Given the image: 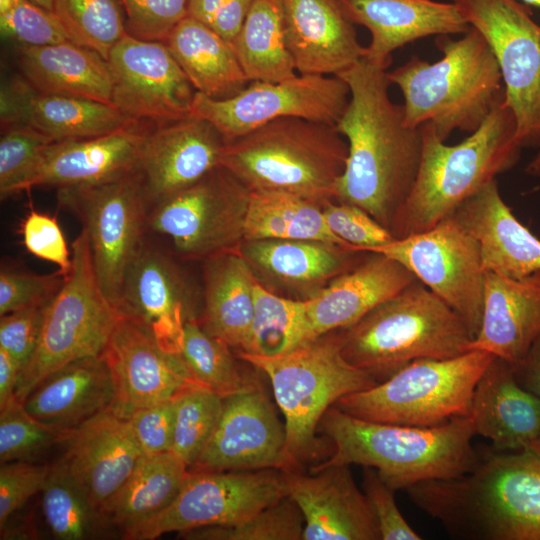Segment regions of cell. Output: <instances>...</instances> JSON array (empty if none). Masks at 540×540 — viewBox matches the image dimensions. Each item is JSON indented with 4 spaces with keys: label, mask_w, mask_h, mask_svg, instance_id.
Instances as JSON below:
<instances>
[{
    "label": "cell",
    "mask_w": 540,
    "mask_h": 540,
    "mask_svg": "<svg viewBox=\"0 0 540 540\" xmlns=\"http://www.w3.org/2000/svg\"><path fill=\"white\" fill-rule=\"evenodd\" d=\"M387 68L362 58L337 76L349 101L336 124L347 158L335 200L360 207L392 233L418 174L422 134L390 99Z\"/></svg>",
    "instance_id": "cell-1"
},
{
    "label": "cell",
    "mask_w": 540,
    "mask_h": 540,
    "mask_svg": "<svg viewBox=\"0 0 540 540\" xmlns=\"http://www.w3.org/2000/svg\"><path fill=\"white\" fill-rule=\"evenodd\" d=\"M446 531L469 540H540V455L491 451L467 473L405 490Z\"/></svg>",
    "instance_id": "cell-2"
},
{
    "label": "cell",
    "mask_w": 540,
    "mask_h": 540,
    "mask_svg": "<svg viewBox=\"0 0 540 540\" xmlns=\"http://www.w3.org/2000/svg\"><path fill=\"white\" fill-rule=\"evenodd\" d=\"M318 431L333 446L331 455L310 471L332 465H360L377 470L395 491L429 481L450 479L470 471L479 453L469 417L433 427L373 422L335 406L323 415Z\"/></svg>",
    "instance_id": "cell-3"
},
{
    "label": "cell",
    "mask_w": 540,
    "mask_h": 540,
    "mask_svg": "<svg viewBox=\"0 0 540 540\" xmlns=\"http://www.w3.org/2000/svg\"><path fill=\"white\" fill-rule=\"evenodd\" d=\"M422 153L412 190L393 229L395 238L430 229L466 199L519 161L523 149L505 92L482 125L447 145L431 124L420 126Z\"/></svg>",
    "instance_id": "cell-4"
},
{
    "label": "cell",
    "mask_w": 540,
    "mask_h": 540,
    "mask_svg": "<svg viewBox=\"0 0 540 540\" xmlns=\"http://www.w3.org/2000/svg\"><path fill=\"white\" fill-rule=\"evenodd\" d=\"M435 44L442 58L430 63L417 56L388 72L402 92L408 126L431 124L440 140L455 130L476 131L504 94L497 60L475 28L460 39L439 35Z\"/></svg>",
    "instance_id": "cell-5"
},
{
    "label": "cell",
    "mask_w": 540,
    "mask_h": 540,
    "mask_svg": "<svg viewBox=\"0 0 540 540\" xmlns=\"http://www.w3.org/2000/svg\"><path fill=\"white\" fill-rule=\"evenodd\" d=\"M346 158L336 125L287 117L227 141L219 166L249 191L287 193L324 206L336 199Z\"/></svg>",
    "instance_id": "cell-6"
},
{
    "label": "cell",
    "mask_w": 540,
    "mask_h": 540,
    "mask_svg": "<svg viewBox=\"0 0 540 540\" xmlns=\"http://www.w3.org/2000/svg\"><path fill=\"white\" fill-rule=\"evenodd\" d=\"M339 333L345 359L377 383L418 359L462 355L474 339L461 316L417 279Z\"/></svg>",
    "instance_id": "cell-7"
},
{
    "label": "cell",
    "mask_w": 540,
    "mask_h": 540,
    "mask_svg": "<svg viewBox=\"0 0 540 540\" xmlns=\"http://www.w3.org/2000/svg\"><path fill=\"white\" fill-rule=\"evenodd\" d=\"M238 357L268 376L285 418L286 450L296 470L322 453L316 433L325 412L342 397L377 384L345 359L339 330L282 355Z\"/></svg>",
    "instance_id": "cell-8"
},
{
    "label": "cell",
    "mask_w": 540,
    "mask_h": 540,
    "mask_svg": "<svg viewBox=\"0 0 540 540\" xmlns=\"http://www.w3.org/2000/svg\"><path fill=\"white\" fill-rule=\"evenodd\" d=\"M494 355L470 350L448 359L415 360L388 379L333 406L368 421L433 427L468 417L481 375Z\"/></svg>",
    "instance_id": "cell-9"
},
{
    "label": "cell",
    "mask_w": 540,
    "mask_h": 540,
    "mask_svg": "<svg viewBox=\"0 0 540 540\" xmlns=\"http://www.w3.org/2000/svg\"><path fill=\"white\" fill-rule=\"evenodd\" d=\"M71 248V271L49 303L38 346L20 373L15 394L18 402L65 364L101 355L121 315L99 286L85 229Z\"/></svg>",
    "instance_id": "cell-10"
},
{
    "label": "cell",
    "mask_w": 540,
    "mask_h": 540,
    "mask_svg": "<svg viewBox=\"0 0 540 540\" xmlns=\"http://www.w3.org/2000/svg\"><path fill=\"white\" fill-rule=\"evenodd\" d=\"M58 201L81 221L99 286L118 310L127 269L147 230L150 205L140 173L135 170L95 185L60 188Z\"/></svg>",
    "instance_id": "cell-11"
},
{
    "label": "cell",
    "mask_w": 540,
    "mask_h": 540,
    "mask_svg": "<svg viewBox=\"0 0 540 540\" xmlns=\"http://www.w3.org/2000/svg\"><path fill=\"white\" fill-rule=\"evenodd\" d=\"M288 495L286 471L190 472L172 502L153 517L125 530V540H153L170 532L234 525Z\"/></svg>",
    "instance_id": "cell-12"
},
{
    "label": "cell",
    "mask_w": 540,
    "mask_h": 540,
    "mask_svg": "<svg viewBox=\"0 0 540 540\" xmlns=\"http://www.w3.org/2000/svg\"><path fill=\"white\" fill-rule=\"evenodd\" d=\"M489 44L522 148L540 147V25L517 0H451Z\"/></svg>",
    "instance_id": "cell-13"
},
{
    "label": "cell",
    "mask_w": 540,
    "mask_h": 540,
    "mask_svg": "<svg viewBox=\"0 0 540 540\" xmlns=\"http://www.w3.org/2000/svg\"><path fill=\"white\" fill-rule=\"evenodd\" d=\"M250 191L222 167L149 207L147 230L168 237L179 253L209 258L238 250Z\"/></svg>",
    "instance_id": "cell-14"
},
{
    "label": "cell",
    "mask_w": 540,
    "mask_h": 540,
    "mask_svg": "<svg viewBox=\"0 0 540 540\" xmlns=\"http://www.w3.org/2000/svg\"><path fill=\"white\" fill-rule=\"evenodd\" d=\"M366 252L380 253L402 264L455 310L476 336L483 314L486 271L477 242L452 216L428 230L395 238Z\"/></svg>",
    "instance_id": "cell-15"
},
{
    "label": "cell",
    "mask_w": 540,
    "mask_h": 540,
    "mask_svg": "<svg viewBox=\"0 0 540 540\" xmlns=\"http://www.w3.org/2000/svg\"><path fill=\"white\" fill-rule=\"evenodd\" d=\"M348 101L349 89L341 78L297 74L278 82L252 81L226 99L196 92L192 116L211 123L227 142L287 117L336 125Z\"/></svg>",
    "instance_id": "cell-16"
},
{
    "label": "cell",
    "mask_w": 540,
    "mask_h": 540,
    "mask_svg": "<svg viewBox=\"0 0 540 540\" xmlns=\"http://www.w3.org/2000/svg\"><path fill=\"white\" fill-rule=\"evenodd\" d=\"M112 105L153 127L192 117L196 90L164 42L125 34L109 51Z\"/></svg>",
    "instance_id": "cell-17"
},
{
    "label": "cell",
    "mask_w": 540,
    "mask_h": 540,
    "mask_svg": "<svg viewBox=\"0 0 540 540\" xmlns=\"http://www.w3.org/2000/svg\"><path fill=\"white\" fill-rule=\"evenodd\" d=\"M259 469L296 470L286 450L285 426L256 382L223 397L216 428L189 471Z\"/></svg>",
    "instance_id": "cell-18"
},
{
    "label": "cell",
    "mask_w": 540,
    "mask_h": 540,
    "mask_svg": "<svg viewBox=\"0 0 540 540\" xmlns=\"http://www.w3.org/2000/svg\"><path fill=\"white\" fill-rule=\"evenodd\" d=\"M102 355L115 390L110 410L123 419L141 407L172 399L186 389L203 387L178 355L165 351L148 330L123 315Z\"/></svg>",
    "instance_id": "cell-19"
},
{
    "label": "cell",
    "mask_w": 540,
    "mask_h": 540,
    "mask_svg": "<svg viewBox=\"0 0 540 540\" xmlns=\"http://www.w3.org/2000/svg\"><path fill=\"white\" fill-rule=\"evenodd\" d=\"M225 143L211 123L194 116L150 127L142 140L137 164L149 205L195 184L218 168Z\"/></svg>",
    "instance_id": "cell-20"
},
{
    "label": "cell",
    "mask_w": 540,
    "mask_h": 540,
    "mask_svg": "<svg viewBox=\"0 0 540 540\" xmlns=\"http://www.w3.org/2000/svg\"><path fill=\"white\" fill-rule=\"evenodd\" d=\"M288 495L301 510L302 540H380L378 525L349 465L304 474L286 471Z\"/></svg>",
    "instance_id": "cell-21"
},
{
    "label": "cell",
    "mask_w": 540,
    "mask_h": 540,
    "mask_svg": "<svg viewBox=\"0 0 540 540\" xmlns=\"http://www.w3.org/2000/svg\"><path fill=\"white\" fill-rule=\"evenodd\" d=\"M118 312L139 323L167 352L178 355L185 322L193 317L182 275L171 259L143 242L130 263Z\"/></svg>",
    "instance_id": "cell-22"
},
{
    "label": "cell",
    "mask_w": 540,
    "mask_h": 540,
    "mask_svg": "<svg viewBox=\"0 0 540 540\" xmlns=\"http://www.w3.org/2000/svg\"><path fill=\"white\" fill-rule=\"evenodd\" d=\"M287 48L301 75L338 76L364 57L338 0H279Z\"/></svg>",
    "instance_id": "cell-23"
},
{
    "label": "cell",
    "mask_w": 540,
    "mask_h": 540,
    "mask_svg": "<svg viewBox=\"0 0 540 540\" xmlns=\"http://www.w3.org/2000/svg\"><path fill=\"white\" fill-rule=\"evenodd\" d=\"M61 459L73 479L100 510L143 457L126 420L110 409L66 434Z\"/></svg>",
    "instance_id": "cell-24"
},
{
    "label": "cell",
    "mask_w": 540,
    "mask_h": 540,
    "mask_svg": "<svg viewBox=\"0 0 540 540\" xmlns=\"http://www.w3.org/2000/svg\"><path fill=\"white\" fill-rule=\"evenodd\" d=\"M469 419L497 451L540 455V397L525 390L507 361L493 357L475 387Z\"/></svg>",
    "instance_id": "cell-25"
},
{
    "label": "cell",
    "mask_w": 540,
    "mask_h": 540,
    "mask_svg": "<svg viewBox=\"0 0 540 540\" xmlns=\"http://www.w3.org/2000/svg\"><path fill=\"white\" fill-rule=\"evenodd\" d=\"M0 103L1 126L26 125L53 141L96 137L138 123L112 104L43 93L24 78L2 86Z\"/></svg>",
    "instance_id": "cell-26"
},
{
    "label": "cell",
    "mask_w": 540,
    "mask_h": 540,
    "mask_svg": "<svg viewBox=\"0 0 540 540\" xmlns=\"http://www.w3.org/2000/svg\"><path fill=\"white\" fill-rule=\"evenodd\" d=\"M450 216L477 242L485 271L520 279L540 270V239L515 217L496 179Z\"/></svg>",
    "instance_id": "cell-27"
},
{
    "label": "cell",
    "mask_w": 540,
    "mask_h": 540,
    "mask_svg": "<svg viewBox=\"0 0 540 540\" xmlns=\"http://www.w3.org/2000/svg\"><path fill=\"white\" fill-rule=\"evenodd\" d=\"M347 17L371 35L364 57L390 66L392 53L429 36L464 34L470 25L452 2L435 0H338Z\"/></svg>",
    "instance_id": "cell-28"
},
{
    "label": "cell",
    "mask_w": 540,
    "mask_h": 540,
    "mask_svg": "<svg viewBox=\"0 0 540 540\" xmlns=\"http://www.w3.org/2000/svg\"><path fill=\"white\" fill-rule=\"evenodd\" d=\"M148 129L135 123L96 137L54 141L45 149L30 188L89 186L135 171Z\"/></svg>",
    "instance_id": "cell-29"
},
{
    "label": "cell",
    "mask_w": 540,
    "mask_h": 540,
    "mask_svg": "<svg viewBox=\"0 0 540 540\" xmlns=\"http://www.w3.org/2000/svg\"><path fill=\"white\" fill-rule=\"evenodd\" d=\"M114 396L111 371L101 354L74 360L53 371L20 403L36 421L66 436L110 409Z\"/></svg>",
    "instance_id": "cell-30"
},
{
    "label": "cell",
    "mask_w": 540,
    "mask_h": 540,
    "mask_svg": "<svg viewBox=\"0 0 540 540\" xmlns=\"http://www.w3.org/2000/svg\"><path fill=\"white\" fill-rule=\"evenodd\" d=\"M369 253L357 266L306 298L313 339L352 326L416 280L399 262Z\"/></svg>",
    "instance_id": "cell-31"
},
{
    "label": "cell",
    "mask_w": 540,
    "mask_h": 540,
    "mask_svg": "<svg viewBox=\"0 0 540 540\" xmlns=\"http://www.w3.org/2000/svg\"><path fill=\"white\" fill-rule=\"evenodd\" d=\"M540 336V270L520 279L485 272L483 314L470 350H482L513 367Z\"/></svg>",
    "instance_id": "cell-32"
},
{
    "label": "cell",
    "mask_w": 540,
    "mask_h": 540,
    "mask_svg": "<svg viewBox=\"0 0 540 540\" xmlns=\"http://www.w3.org/2000/svg\"><path fill=\"white\" fill-rule=\"evenodd\" d=\"M204 309L199 321L207 333L239 353L251 346L257 278L238 250L206 259Z\"/></svg>",
    "instance_id": "cell-33"
},
{
    "label": "cell",
    "mask_w": 540,
    "mask_h": 540,
    "mask_svg": "<svg viewBox=\"0 0 540 540\" xmlns=\"http://www.w3.org/2000/svg\"><path fill=\"white\" fill-rule=\"evenodd\" d=\"M23 78L35 90L112 104L113 77L108 61L72 41L20 46Z\"/></svg>",
    "instance_id": "cell-34"
},
{
    "label": "cell",
    "mask_w": 540,
    "mask_h": 540,
    "mask_svg": "<svg viewBox=\"0 0 540 540\" xmlns=\"http://www.w3.org/2000/svg\"><path fill=\"white\" fill-rule=\"evenodd\" d=\"M239 252L252 269L293 287L316 286L357 266L364 252L310 240L243 241Z\"/></svg>",
    "instance_id": "cell-35"
},
{
    "label": "cell",
    "mask_w": 540,
    "mask_h": 540,
    "mask_svg": "<svg viewBox=\"0 0 540 540\" xmlns=\"http://www.w3.org/2000/svg\"><path fill=\"white\" fill-rule=\"evenodd\" d=\"M164 43L200 94L226 99L250 83L232 44L188 15L172 29Z\"/></svg>",
    "instance_id": "cell-36"
},
{
    "label": "cell",
    "mask_w": 540,
    "mask_h": 540,
    "mask_svg": "<svg viewBox=\"0 0 540 540\" xmlns=\"http://www.w3.org/2000/svg\"><path fill=\"white\" fill-rule=\"evenodd\" d=\"M188 475V466L172 451L143 456L100 512L109 527L123 532L168 506Z\"/></svg>",
    "instance_id": "cell-37"
},
{
    "label": "cell",
    "mask_w": 540,
    "mask_h": 540,
    "mask_svg": "<svg viewBox=\"0 0 540 540\" xmlns=\"http://www.w3.org/2000/svg\"><path fill=\"white\" fill-rule=\"evenodd\" d=\"M261 239L310 240L352 249L332 233L322 205L287 193L250 191L244 241Z\"/></svg>",
    "instance_id": "cell-38"
},
{
    "label": "cell",
    "mask_w": 540,
    "mask_h": 540,
    "mask_svg": "<svg viewBox=\"0 0 540 540\" xmlns=\"http://www.w3.org/2000/svg\"><path fill=\"white\" fill-rule=\"evenodd\" d=\"M232 46L249 82H278L298 74L279 0H254Z\"/></svg>",
    "instance_id": "cell-39"
},
{
    "label": "cell",
    "mask_w": 540,
    "mask_h": 540,
    "mask_svg": "<svg viewBox=\"0 0 540 540\" xmlns=\"http://www.w3.org/2000/svg\"><path fill=\"white\" fill-rule=\"evenodd\" d=\"M254 294L252 339L246 354L278 356L314 340L307 299L278 296L265 288L258 279Z\"/></svg>",
    "instance_id": "cell-40"
},
{
    "label": "cell",
    "mask_w": 540,
    "mask_h": 540,
    "mask_svg": "<svg viewBox=\"0 0 540 540\" xmlns=\"http://www.w3.org/2000/svg\"><path fill=\"white\" fill-rule=\"evenodd\" d=\"M40 493L45 522L58 540L100 538L109 527L62 460L51 466Z\"/></svg>",
    "instance_id": "cell-41"
},
{
    "label": "cell",
    "mask_w": 540,
    "mask_h": 540,
    "mask_svg": "<svg viewBox=\"0 0 540 540\" xmlns=\"http://www.w3.org/2000/svg\"><path fill=\"white\" fill-rule=\"evenodd\" d=\"M229 349L207 333L194 316L185 322L178 356L201 386L223 397L256 383L240 368Z\"/></svg>",
    "instance_id": "cell-42"
},
{
    "label": "cell",
    "mask_w": 540,
    "mask_h": 540,
    "mask_svg": "<svg viewBox=\"0 0 540 540\" xmlns=\"http://www.w3.org/2000/svg\"><path fill=\"white\" fill-rule=\"evenodd\" d=\"M53 13L72 42L106 60L111 48L127 34L120 0H54Z\"/></svg>",
    "instance_id": "cell-43"
},
{
    "label": "cell",
    "mask_w": 540,
    "mask_h": 540,
    "mask_svg": "<svg viewBox=\"0 0 540 540\" xmlns=\"http://www.w3.org/2000/svg\"><path fill=\"white\" fill-rule=\"evenodd\" d=\"M173 399L175 417L171 451L190 468L216 428L223 408V396L204 387H194Z\"/></svg>",
    "instance_id": "cell-44"
},
{
    "label": "cell",
    "mask_w": 540,
    "mask_h": 540,
    "mask_svg": "<svg viewBox=\"0 0 540 540\" xmlns=\"http://www.w3.org/2000/svg\"><path fill=\"white\" fill-rule=\"evenodd\" d=\"M304 525L301 510L286 496L238 524L201 527L179 534L194 540H302Z\"/></svg>",
    "instance_id": "cell-45"
},
{
    "label": "cell",
    "mask_w": 540,
    "mask_h": 540,
    "mask_svg": "<svg viewBox=\"0 0 540 540\" xmlns=\"http://www.w3.org/2000/svg\"><path fill=\"white\" fill-rule=\"evenodd\" d=\"M1 130L0 196L5 199L30 188L45 149L54 141L22 124L1 126Z\"/></svg>",
    "instance_id": "cell-46"
},
{
    "label": "cell",
    "mask_w": 540,
    "mask_h": 540,
    "mask_svg": "<svg viewBox=\"0 0 540 540\" xmlns=\"http://www.w3.org/2000/svg\"><path fill=\"white\" fill-rule=\"evenodd\" d=\"M0 411L1 464L31 461L65 438L32 418L17 400Z\"/></svg>",
    "instance_id": "cell-47"
},
{
    "label": "cell",
    "mask_w": 540,
    "mask_h": 540,
    "mask_svg": "<svg viewBox=\"0 0 540 540\" xmlns=\"http://www.w3.org/2000/svg\"><path fill=\"white\" fill-rule=\"evenodd\" d=\"M1 32L20 46L71 41L58 17L29 0H0Z\"/></svg>",
    "instance_id": "cell-48"
},
{
    "label": "cell",
    "mask_w": 540,
    "mask_h": 540,
    "mask_svg": "<svg viewBox=\"0 0 540 540\" xmlns=\"http://www.w3.org/2000/svg\"><path fill=\"white\" fill-rule=\"evenodd\" d=\"M323 214L332 233L353 250L366 252L395 239L386 227L358 206L330 201L323 206Z\"/></svg>",
    "instance_id": "cell-49"
},
{
    "label": "cell",
    "mask_w": 540,
    "mask_h": 540,
    "mask_svg": "<svg viewBox=\"0 0 540 540\" xmlns=\"http://www.w3.org/2000/svg\"><path fill=\"white\" fill-rule=\"evenodd\" d=\"M127 33L144 40L164 42L187 15L188 0H120Z\"/></svg>",
    "instance_id": "cell-50"
},
{
    "label": "cell",
    "mask_w": 540,
    "mask_h": 540,
    "mask_svg": "<svg viewBox=\"0 0 540 540\" xmlns=\"http://www.w3.org/2000/svg\"><path fill=\"white\" fill-rule=\"evenodd\" d=\"M50 302L1 316L0 348L17 362L21 371L29 363L38 346Z\"/></svg>",
    "instance_id": "cell-51"
},
{
    "label": "cell",
    "mask_w": 540,
    "mask_h": 540,
    "mask_svg": "<svg viewBox=\"0 0 540 540\" xmlns=\"http://www.w3.org/2000/svg\"><path fill=\"white\" fill-rule=\"evenodd\" d=\"M174 417L175 404L172 398L141 407L125 419L143 456L171 451Z\"/></svg>",
    "instance_id": "cell-52"
},
{
    "label": "cell",
    "mask_w": 540,
    "mask_h": 540,
    "mask_svg": "<svg viewBox=\"0 0 540 540\" xmlns=\"http://www.w3.org/2000/svg\"><path fill=\"white\" fill-rule=\"evenodd\" d=\"M64 277L37 275L2 269L0 273V315L50 302L58 293Z\"/></svg>",
    "instance_id": "cell-53"
},
{
    "label": "cell",
    "mask_w": 540,
    "mask_h": 540,
    "mask_svg": "<svg viewBox=\"0 0 540 540\" xmlns=\"http://www.w3.org/2000/svg\"><path fill=\"white\" fill-rule=\"evenodd\" d=\"M50 465L30 461L2 463L0 467V527L35 494L41 492Z\"/></svg>",
    "instance_id": "cell-54"
},
{
    "label": "cell",
    "mask_w": 540,
    "mask_h": 540,
    "mask_svg": "<svg viewBox=\"0 0 540 540\" xmlns=\"http://www.w3.org/2000/svg\"><path fill=\"white\" fill-rule=\"evenodd\" d=\"M363 492L375 516L381 540L422 539L397 507L395 490L374 468L364 467Z\"/></svg>",
    "instance_id": "cell-55"
},
{
    "label": "cell",
    "mask_w": 540,
    "mask_h": 540,
    "mask_svg": "<svg viewBox=\"0 0 540 540\" xmlns=\"http://www.w3.org/2000/svg\"><path fill=\"white\" fill-rule=\"evenodd\" d=\"M21 233L28 252L55 264L64 278L68 276L72 268V251H69L54 217L32 210L22 223Z\"/></svg>",
    "instance_id": "cell-56"
},
{
    "label": "cell",
    "mask_w": 540,
    "mask_h": 540,
    "mask_svg": "<svg viewBox=\"0 0 540 540\" xmlns=\"http://www.w3.org/2000/svg\"><path fill=\"white\" fill-rule=\"evenodd\" d=\"M254 0H188V16L232 44Z\"/></svg>",
    "instance_id": "cell-57"
},
{
    "label": "cell",
    "mask_w": 540,
    "mask_h": 540,
    "mask_svg": "<svg viewBox=\"0 0 540 540\" xmlns=\"http://www.w3.org/2000/svg\"><path fill=\"white\" fill-rule=\"evenodd\" d=\"M513 368L519 385L540 397V336L533 342L524 359Z\"/></svg>",
    "instance_id": "cell-58"
},
{
    "label": "cell",
    "mask_w": 540,
    "mask_h": 540,
    "mask_svg": "<svg viewBox=\"0 0 540 540\" xmlns=\"http://www.w3.org/2000/svg\"><path fill=\"white\" fill-rule=\"evenodd\" d=\"M21 368L17 362L0 348V409L15 399Z\"/></svg>",
    "instance_id": "cell-59"
},
{
    "label": "cell",
    "mask_w": 540,
    "mask_h": 540,
    "mask_svg": "<svg viewBox=\"0 0 540 540\" xmlns=\"http://www.w3.org/2000/svg\"><path fill=\"white\" fill-rule=\"evenodd\" d=\"M525 172L534 177H540V147L533 159L528 163Z\"/></svg>",
    "instance_id": "cell-60"
},
{
    "label": "cell",
    "mask_w": 540,
    "mask_h": 540,
    "mask_svg": "<svg viewBox=\"0 0 540 540\" xmlns=\"http://www.w3.org/2000/svg\"><path fill=\"white\" fill-rule=\"evenodd\" d=\"M37 5H39L40 7L48 10V11H51L53 12V9H54V0H29Z\"/></svg>",
    "instance_id": "cell-61"
},
{
    "label": "cell",
    "mask_w": 540,
    "mask_h": 540,
    "mask_svg": "<svg viewBox=\"0 0 540 540\" xmlns=\"http://www.w3.org/2000/svg\"><path fill=\"white\" fill-rule=\"evenodd\" d=\"M527 5H533L536 7H540V0H522Z\"/></svg>",
    "instance_id": "cell-62"
}]
</instances>
